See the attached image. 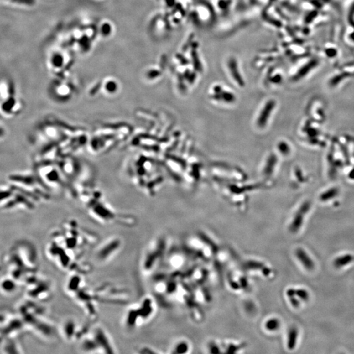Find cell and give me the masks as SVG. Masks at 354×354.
Here are the masks:
<instances>
[{"label":"cell","instance_id":"obj_10","mask_svg":"<svg viewBox=\"0 0 354 354\" xmlns=\"http://www.w3.org/2000/svg\"><path fill=\"white\" fill-rule=\"evenodd\" d=\"M354 257L350 254H346L336 257L334 260V266L336 268H341L350 264L353 260Z\"/></svg>","mask_w":354,"mask_h":354},{"label":"cell","instance_id":"obj_1","mask_svg":"<svg viewBox=\"0 0 354 354\" xmlns=\"http://www.w3.org/2000/svg\"><path fill=\"white\" fill-rule=\"evenodd\" d=\"M80 350L85 353H115L116 348L110 336L100 325L91 326L79 341Z\"/></svg>","mask_w":354,"mask_h":354},{"label":"cell","instance_id":"obj_2","mask_svg":"<svg viewBox=\"0 0 354 354\" xmlns=\"http://www.w3.org/2000/svg\"><path fill=\"white\" fill-rule=\"evenodd\" d=\"M155 312V302L150 295L145 296L137 304L127 310L123 319L124 326L129 330L136 329L150 320Z\"/></svg>","mask_w":354,"mask_h":354},{"label":"cell","instance_id":"obj_21","mask_svg":"<svg viewBox=\"0 0 354 354\" xmlns=\"http://www.w3.org/2000/svg\"><path fill=\"white\" fill-rule=\"evenodd\" d=\"M350 177L352 179H354V169L353 170H351V173H350Z\"/></svg>","mask_w":354,"mask_h":354},{"label":"cell","instance_id":"obj_19","mask_svg":"<svg viewBox=\"0 0 354 354\" xmlns=\"http://www.w3.org/2000/svg\"><path fill=\"white\" fill-rule=\"evenodd\" d=\"M353 15H354V5H353L352 8H351V11H350V20H352V19H353Z\"/></svg>","mask_w":354,"mask_h":354},{"label":"cell","instance_id":"obj_11","mask_svg":"<svg viewBox=\"0 0 354 354\" xmlns=\"http://www.w3.org/2000/svg\"><path fill=\"white\" fill-rule=\"evenodd\" d=\"M280 321L278 319L272 318L269 319L264 324V328L268 331H275L279 329Z\"/></svg>","mask_w":354,"mask_h":354},{"label":"cell","instance_id":"obj_20","mask_svg":"<svg viewBox=\"0 0 354 354\" xmlns=\"http://www.w3.org/2000/svg\"><path fill=\"white\" fill-rule=\"evenodd\" d=\"M3 129V128H2V127H0V138H2L4 136L5 132H4V130Z\"/></svg>","mask_w":354,"mask_h":354},{"label":"cell","instance_id":"obj_3","mask_svg":"<svg viewBox=\"0 0 354 354\" xmlns=\"http://www.w3.org/2000/svg\"><path fill=\"white\" fill-rule=\"evenodd\" d=\"M165 245L163 239L159 238L147 248L140 261V270L144 276H150L155 271L160 262Z\"/></svg>","mask_w":354,"mask_h":354},{"label":"cell","instance_id":"obj_17","mask_svg":"<svg viewBox=\"0 0 354 354\" xmlns=\"http://www.w3.org/2000/svg\"><path fill=\"white\" fill-rule=\"evenodd\" d=\"M288 298H289V299L290 302H291V304H292V306H293L294 308H297L299 307V306H300V302H299V299H297L296 297V295H294V296H291V297H288Z\"/></svg>","mask_w":354,"mask_h":354},{"label":"cell","instance_id":"obj_22","mask_svg":"<svg viewBox=\"0 0 354 354\" xmlns=\"http://www.w3.org/2000/svg\"><path fill=\"white\" fill-rule=\"evenodd\" d=\"M351 38H352V39L354 40V33L351 35Z\"/></svg>","mask_w":354,"mask_h":354},{"label":"cell","instance_id":"obj_5","mask_svg":"<svg viewBox=\"0 0 354 354\" xmlns=\"http://www.w3.org/2000/svg\"><path fill=\"white\" fill-rule=\"evenodd\" d=\"M122 247V241L119 237L112 236L99 245L95 252V260L98 263H106L114 258Z\"/></svg>","mask_w":354,"mask_h":354},{"label":"cell","instance_id":"obj_12","mask_svg":"<svg viewBox=\"0 0 354 354\" xmlns=\"http://www.w3.org/2000/svg\"><path fill=\"white\" fill-rule=\"evenodd\" d=\"M338 194L337 188H331L327 191H325L321 195H320V200L322 201H329L332 198L336 197Z\"/></svg>","mask_w":354,"mask_h":354},{"label":"cell","instance_id":"obj_16","mask_svg":"<svg viewBox=\"0 0 354 354\" xmlns=\"http://www.w3.org/2000/svg\"><path fill=\"white\" fill-rule=\"evenodd\" d=\"M138 352L140 353H143V354L157 353L156 351H155V350H154L152 348H151L150 347H146V346L142 347V348H140V350H138Z\"/></svg>","mask_w":354,"mask_h":354},{"label":"cell","instance_id":"obj_14","mask_svg":"<svg viewBox=\"0 0 354 354\" xmlns=\"http://www.w3.org/2000/svg\"><path fill=\"white\" fill-rule=\"evenodd\" d=\"M296 296L299 297V298L304 302H306L309 300L310 294L308 291L304 289H296Z\"/></svg>","mask_w":354,"mask_h":354},{"label":"cell","instance_id":"obj_7","mask_svg":"<svg viewBox=\"0 0 354 354\" xmlns=\"http://www.w3.org/2000/svg\"><path fill=\"white\" fill-rule=\"evenodd\" d=\"M310 207L311 204L309 201L304 202L301 205V207L294 215L292 222L289 226L290 232L292 233H296L300 229L304 222V215L308 213L310 209Z\"/></svg>","mask_w":354,"mask_h":354},{"label":"cell","instance_id":"obj_8","mask_svg":"<svg viewBox=\"0 0 354 354\" xmlns=\"http://www.w3.org/2000/svg\"><path fill=\"white\" fill-rule=\"evenodd\" d=\"M295 256L300 261V263L306 270L309 271L313 270L315 268V264L313 260L311 259L308 253L302 248H297L295 252Z\"/></svg>","mask_w":354,"mask_h":354},{"label":"cell","instance_id":"obj_6","mask_svg":"<svg viewBox=\"0 0 354 354\" xmlns=\"http://www.w3.org/2000/svg\"><path fill=\"white\" fill-rule=\"evenodd\" d=\"M90 327V325H81L74 319H67L61 325L60 332L62 337L68 342L80 341Z\"/></svg>","mask_w":354,"mask_h":354},{"label":"cell","instance_id":"obj_13","mask_svg":"<svg viewBox=\"0 0 354 354\" xmlns=\"http://www.w3.org/2000/svg\"><path fill=\"white\" fill-rule=\"evenodd\" d=\"M188 345L185 342H180L175 344L173 348V353H183L187 352L188 350Z\"/></svg>","mask_w":354,"mask_h":354},{"label":"cell","instance_id":"obj_9","mask_svg":"<svg viewBox=\"0 0 354 354\" xmlns=\"http://www.w3.org/2000/svg\"><path fill=\"white\" fill-rule=\"evenodd\" d=\"M299 336V330L296 327H292L288 332L287 347L289 350H293L296 345Z\"/></svg>","mask_w":354,"mask_h":354},{"label":"cell","instance_id":"obj_4","mask_svg":"<svg viewBox=\"0 0 354 354\" xmlns=\"http://www.w3.org/2000/svg\"><path fill=\"white\" fill-rule=\"evenodd\" d=\"M21 108L14 90L6 80H0V114L11 117L18 114Z\"/></svg>","mask_w":354,"mask_h":354},{"label":"cell","instance_id":"obj_18","mask_svg":"<svg viewBox=\"0 0 354 354\" xmlns=\"http://www.w3.org/2000/svg\"><path fill=\"white\" fill-rule=\"evenodd\" d=\"M326 53H327V55H329V56H333L336 54V51L333 49H327Z\"/></svg>","mask_w":354,"mask_h":354},{"label":"cell","instance_id":"obj_15","mask_svg":"<svg viewBox=\"0 0 354 354\" xmlns=\"http://www.w3.org/2000/svg\"><path fill=\"white\" fill-rule=\"evenodd\" d=\"M317 64V61L316 60H313L312 61H311L310 62H309L306 66H304V67L301 70L300 72L299 73V77H302V75H304L306 74L307 73H308L309 71H310L311 69H312V68H314L315 66H316Z\"/></svg>","mask_w":354,"mask_h":354}]
</instances>
